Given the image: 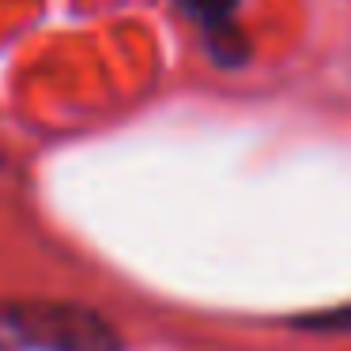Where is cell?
Listing matches in <instances>:
<instances>
[{"label": "cell", "instance_id": "1", "mask_svg": "<svg viewBox=\"0 0 351 351\" xmlns=\"http://www.w3.org/2000/svg\"><path fill=\"white\" fill-rule=\"evenodd\" d=\"M0 351H125V340L91 306L49 302V298H4Z\"/></svg>", "mask_w": 351, "mask_h": 351}, {"label": "cell", "instance_id": "2", "mask_svg": "<svg viewBox=\"0 0 351 351\" xmlns=\"http://www.w3.org/2000/svg\"><path fill=\"white\" fill-rule=\"evenodd\" d=\"M174 4L185 19H193L204 31L208 53H212L215 64L238 69V64L250 61V42H245V34L234 23L238 0H174Z\"/></svg>", "mask_w": 351, "mask_h": 351}]
</instances>
